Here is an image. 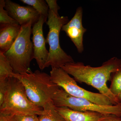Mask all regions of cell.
<instances>
[{"mask_svg": "<svg viewBox=\"0 0 121 121\" xmlns=\"http://www.w3.org/2000/svg\"><path fill=\"white\" fill-rule=\"evenodd\" d=\"M73 77L76 82L84 83L98 90L109 98L113 105L119 104L117 96L111 92L107 86L111 74L121 69V59L114 57L98 67L85 65L81 62L68 63L61 68Z\"/></svg>", "mask_w": 121, "mask_h": 121, "instance_id": "1", "label": "cell"}, {"mask_svg": "<svg viewBox=\"0 0 121 121\" xmlns=\"http://www.w3.org/2000/svg\"><path fill=\"white\" fill-rule=\"evenodd\" d=\"M30 101L39 107H43L52 101L59 86L52 82L50 75L39 70L18 74Z\"/></svg>", "mask_w": 121, "mask_h": 121, "instance_id": "2", "label": "cell"}, {"mask_svg": "<svg viewBox=\"0 0 121 121\" xmlns=\"http://www.w3.org/2000/svg\"><path fill=\"white\" fill-rule=\"evenodd\" d=\"M43 113V108L35 105L29 99L20 80L17 78H9L8 91L0 106V114L9 117L16 114L40 115Z\"/></svg>", "mask_w": 121, "mask_h": 121, "instance_id": "3", "label": "cell"}, {"mask_svg": "<svg viewBox=\"0 0 121 121\" xmlns=\"http://www.w3.org/2000/svg\"><path fill=\"white\" fill-rule=\"evenodd\" d=\"M33 25L30 22L21 26L19 35L12 46L4 53L13 69L17 74L31 71L30 66L34 58L32 41L31 40Z\"/></svg>", "mask_w": 121, "mask_h": 121, "instance_id": "4", "label": "cell"}, {"mask_svg": "<svg viewBox=\"0 0 121 121\" xmlns=\"http://www.w3.org/2000/svg\"><path fill=\"white\" fill-rule=\"evenodd\" d=\"M69 21L67 16L56 15L49 9L46 24L49 27V32L45 39L46 43L49 45V55L45 68H61L68 63L74 60L61 48L60 44V33L62 27Z\"/></svg>", "mask_w": 121, "mask_h": 121, "instance_id": "5", "label": "cell"}, {"mask_svg": "<svg viewBox=\"0 0 121 121\" xmlns=\"http://www.w3.org/2000/svg\"><path fill=\"white\" fill-rule=\"evenodd\" d=\"M52 101L56 107H67L78 111H93L103 114H114L121 117V104L103 105L93 103L86 99L70 95L59 86Z\"/></svg>", "mask_w": 121, "mask_h": 121, "instance_id": "6", "label": "cell"}, {"mask_svg": "<svg viewBox=\"0 0 121 121\" xmlns=\"http://www.w3.org/2000/svg\"><path fill=\"white\" fill-rule=\"evenodd\" d=\"M50 75L53 82L72 96L86 99L98 105H113L110 99L105 95L91 92L78 86L74 78L62 68H52Z\"/></svg>", "mask_w": 121, "mask_h": 121, "instance_id": "7", "label": "cell"}, {"mask_svg": "<svg viewBox=\"0 0 121 121\" xmlns=\"http://www.w3.org/2000/svg\"><path fill=\"white\" fill-rule=\"evenodd\" d=\"M47 19L48 17L40 15L39 20L33 25L32 28L34 58L41 70L45 68L49 55V51L45 46L46 41L43 31L44 24L47 22Z\"/></svg>", "mask_w": 121, "mask_h": 121, "instance_id": "8", "label": "cell"}, {"mask_svg": "<svg viewBox=\"0 0 121 121\" xmlns=\"http://www.w3.org/2000/svg\"><path fill=\"white\" fill-rule=\"evenodd\" d=\"M83 13L82 7H78L74 16L61 29L70 39L79 53H82L84 51L83 35L86 31L82 25Z\"/></svg>", "mask_w": 121, "mask_h": 121, "instance_id": "9", "label": "cell"}, {"mask_svg": "<svg viewBox=\"0 0 121 121\" xmlns=\"http://www.w3.org/2000/svg\"><path fill=\"white\" fill-rule=\"evenodd\" d=\"M5 9L9 15L21 26L30 22H31L33 25L39 19L40 14L31 6H21L10 0H5Z\"/></svg>", "mask_w": 121, "mask_h": 121, "instance_id": "10", "label": "cell"}, {"mask_svg": "<svg viewBox=\"0 0 121 121\" xmlns=\"http://www.w3.org/2000/svg\"><path fill=\"white\" fill-rule=\"evenodd\" d=\"M0 52L5 53L11 47L19 35V25L0 24Z\"/></svg>", "mask_w": 121, "mask_h": 121, "instance_id": "11", "label": "cell"}, {"mask_svg": "<svg viewBox=\"0 0 121 121\" xmlns=\"http://www.w3.org/2000/svg\"><path fill=\"white\" fill-rule=\"evenodd\" d=\"M66 121H99L103 114L93 111H80L67 107H56Z\"/></svg>", "mask_w": 121, "mask_h": 121, "instance_id": "12", "label": "cell"}, {"mask_svg": "<svg viewBox=\"0 0 121 121\" xmlns=\"http://www.w3.org/2000/svg\"><path fill=\"white\" fill-rule=\"evenodd\" d=\"M43 113L39 115V121H66L56 110L52 101L43 107Z\"/></svg>", "mask_w": 121, "mask_h": 121, "instance_id": "13", "label": "cell"}, {"mask_svg": "<svg viewBox=\"0 0 121 121\" xmlns=\"http://www.w3.org/2000/svg\"><path fill=\"white\" fill-rule=\"evenodd\" d=\"M18 74L13 72L11 65L4 53L0 52V80L9 78H18Z\"/></svg>", "mask_w": 121, "mask_h": 121, "instance_id": "14", "label": "cell"}, {"mask_svg": "<svg viewBox=\"0 0 121 121\" xmlns=\"http://www.w3.org/2000/svg\"><path fill=\"white\" fill-rule=\"evenodd\" d=\"M20 1L33 7L40 15L48 17L49 7L44 0H21Z\"/></svg>", "mask_w": 121, "mask_h": 121, "instance_id": "15", "label": "cell"}, {"mask_svg": "<svg viewBox=\"0 0 121 121\" xmlns=\"http://www.w3.org/2000/svg\"><path fill=\"white\" fill-rule=\"evenodd\" d=\"M109 89L114 95L117 96L121 93V69L111 74Z\"/></svg>", "mask_w": 121, "mask_h": 121, "instance_id": "16", "label": "cell"}, {"mask_svg": "<svg viewBox=\"0 0 121 121\" xmlns=\"http://www.w3.org/2000/svg\"><path fill=\"white\" fill-rule=\"evenodd\" d=\"M5 2L4 0H0V24L19 25L16 21L9 15L4 9Z\"/></svg>", "mask_w": 121, "mask_h": 121, "instance_id": "17", "label": "cell"}, {"mask_svg": "<svg viewBox=\"0 0 121 121\" xmlns=\"http://www.w3.org/2000/svg\"><path fill=\"white\" fill-rule=\"evenodd\" d=\"M7 117L9 121H39V117L36 115L16 114Z\"/></svg>", "mask_w": 121, "mask_h": 121, "instance_id": "18", "label": "cell"}, {"mask_svg": "<svg viewBox=\"0 0 121 121\" xmlns=\"http://www.w3.org/2000/svg\"><path fill=\"white\" fill-rule=\"evenodd\" d=\"M8 78L0 80V106L3 103L8 91Z\"/></svg>", "mask_w": 121, "mask_h": 121, "instance_id": "19", "label": "cell"}, {"mask_svg": "<svg viewBox=\"0 0 121 121\" xmlns=\"http://www.w3.org/2000/svg\"><path fill=\"white\" fill-rule=\"evenodd\" d=\"M46 2L47 3L49 9L52 11L56 15H59L58 11L60 8L57 3L56 0H46Z\"/></svg>", "mask_w": 121, "mask_h": 121, "instance_id": "20", "label": "cell"}, {"mask_svg": "<svg viewBox=\"0 0 121 121\" xmlns=\"http://www.w3.org/2000/svg\"><path fill=\"white\" fill-rule=\"evenodd\" d=\"M99 121H121V117L114 114H103Z\"/></svg>", "mask_w": 121, "mask_h": 121, "instance_id": "21", "label": "cell"}, {"mask_svg": "<svg viewBox=\"0 0 121 121\" xmlns=\"http://www.w3.org/2000/svg\"><path fill=\"white\" fill-rule=\"evenodd\" d=\"M0 121H9L6 116L0 114Z\"/></svg>", "mask_w": 121, "mask_h": 121, "instance_id": "22", "label": "cell"}, {"mask_svg": "<svg viewBox=\"0 0 121 121\" xmlns=\"http://www.w3.org/2000/svg\"><path fill=\"white\" fill-rule=\"evenodd\" d=\"M119 104H121V93L117 96Z\"/></svg>", "mask_w": 121, "mask_h": 121, "instance_id": "23", "label": "cell"}]
</instances>
